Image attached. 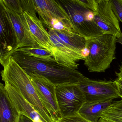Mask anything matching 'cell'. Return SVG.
Listing matches in <instances>:
<instances>
[{
  "instance_id": "1",
  "label": "cell",
  "mask_w": 122,
  "mask_h": 122,
  "mask_svg": "<svg viewBox=\"0 0 122 122\" xmlns=\"http://www.w3.org/2000/svg\"><path fill=\"white\" fill-rule=\"evenodd\" d=\"M10 56L27 74L36 73L45 77L56 86L77 84L85 77L76 69L59 64L55 59H39L17 52Z\"/></svg>"
},
{
  "instance_id": "2",
  "label": "cell",
  "mask_w": 122,
  "mask_h": 122,
  "mask_svg": "<svg viewBox=\"0 0 122 122\" xmlns=\"http://www.w3.org/2000/svg\"><path fill=\"white\" fill-rule=\"evenodd\" d=\"M3 67L2 80L17 91L38 112L43 122H55L50 112L44 107L33 85L29 75L11 56L0 60Z\"/></svg>"
},
{
  "instance_id": "3",
  "label": "cell",
  "mask_w": 122,
  "mask_h": 122,
  "mask_svg": "<svg viewBox=\"0 0 122 122\" xmlns=\"http://www.w3.org/2000/svg\"><path fill=\"white\" fill-rule=\"evenodd\" d=\"M117 38L103 34L95 37L86 39V56L84 65L91 72H105L111 66L115 56Z\"/></svg>"
},
{
  "instance_id": "4",
  "label": "cell",
  "mask_w": 122,
  "mask_h": 122,
  "mask_svg": "<svg viewBox=\"0 0 122 122\" xmlns=\"http://www.w3.org/2000/svg\"><path fill=\"white\" fill-rule=\"evenodd\" d=\"M66 10L76 33L87 38L103 34L94 20L95 13L84 7L76 0H59Z\"/></svg>"
},
{
  "instance_id": "5",
  "label": "cell",
  "mask_w": 122,
  "mask_h": 122,
  "mask_svg": "<svg viewBox=\"0 0 122 122\" xmlns=\"http://www.w3.org/2000/svg\"><path fill=\"white\" fill-rule=\"evenodd\" d=\"M77 84L87 102H102L120 97L114 81L96 80L85 77Z\"/></svg>"
},
{
  "instance_id": "6",
  "label": "cell",
  "mask_w": 122,
  "mask_h": 122,
  "mask_svg": "<svg viewBox=\"0 0 122 122\" xmlns=\"http://www.w3.org/2000/svg\"><path fill=\"white\" fill-rule=\"evenodd\" d=\"M56 91L61 118L78 113L86 101L85 95L77 84L57 86Z\"/></svg>"
},
{
  "instance_id": "7",
  "label": "cell",
  "mask_w": 122,
  "mask_h": 122,
  "mask_svg": "<svg viewBox=\"0 0 122 122\" xmlns=\"http://www.w3.org/2000/svg\"><path fill=\"white\" fill-rule=\"evenodd\" d=\"M44 107L57 121L61 118L56 97V86L46 78L36 73L28 74Z\"/></svg>"
},
{
  "instance_id": "8",
  "label": "cell",
  "mask_w": 122,
  "mask_h": 122,
  "mask_svg": "<svg viewBox=\"0 0 122 122\" xmlns=\"http://www.w3.org/2000/svg\"><path fill=\"white\" fill-rule=\"evenodd\" d=\"M97 10L94 16L96 25L104 34L117 37L122 36L119 21L112 9L110 0H97Z\"/></svg>"
},
{
  "instance_id": "9",
  "label": "cell",
  "mask_w": 122,
  "mask_h": 122,
  "mask_svg": "<svg viewBox=\"0 0 122 122\" xmlns=\"http://www.w3.org/2000/svg\"><path fill=\"white\" fill-rule=\"evenodd\" d=\"M33 2L36 12L45 27H47L52 19H56L73 30L70 19L59 0H33Z\"/></svg>"
},
{
  "instance_id": "10",
  "label": "cell",
  "mask_w": 122,
  "mask_h": 122,
  "mask_svg": "<svg viewBox=\"0 0 122 122\" xmlns=\"http://www.w3.org/2000/svg\"><path fill=\"white\" fill-rule=\"evenodd\" d=\"M50 39L55 46L53 54L55 60L59 64L68 67L77 69L79 66L77 63L84 60L86 56L70 47L62 40L52 29H49Z\"/></svg>"
},
{
  "instance_id": "11",
  "label": "cell",
  "mask_w": 122,
  "mask_h": 122,
  "mask_svg": "<svg viewBox=\"0 0 122 122\" xmlns=\"http://www.w3.org/2000/svg\"><path fill=\"white\" fill-rule=\"evenodd\" d=\"M0 5L5 9L16 37V47L6 57L14 51L21 48L40 47L31 35L23 13L20 15L11 11L5 7L1 3H0Z\"/></svg>"
},
{
  "instance_id": "12",
  "label": "cell",
  "mask_w": 122,
  "mask_h": 122,
  "mask_svg": "<svg viewBox=\"0 0 122 122\" xmlns=\"http://www.w3.org/2000/svg\"><path fill=\"white\" fill-rule=\"evenodd\" d=\"M31 35L39 47L46 49L54 54L55 46L50 39V36L44 27L42 21L28 12L23 13Z\"/></svg>"
},
{
  "instance_id": "13",
  "label": "cell",
  "mask_w": 122,
  "mask_h": 122,
  "mask_svg": "<svg viewBox=\"0 0 122 122\" xmlns=\"http://www.w3.org/2000/svg\"><path fill=\"white\" fill-rule=\"evenodd\" d=\"M0 60L6 57L16 46L15 34L4 8L0 5Z\"/></svg>"
},
{
  "instance_id": "14",
  "label": "cell",
  "mask_w": 122,
  "mask_h": 122,
  "mask_svg": "<svg viewBox=\"0 0 122 122\" xmlns=\"http://www.w3.org/2000/svg\"><path fill=\"white\" fill-rule=\"evenodd\" d=\"M5 84L10 98L20 113L26 115L34 122H43L38 112L17 91L8 83Z\"/></svg>"
},
{
  "instance_id": "15",
  "label": "cell",
  "mask_w": 122,
  "mask_h": 122,
  "mask_svg": "<svg viewBox=\"0 0 122 122\" xmlns=\"http://www.w3.org/2000/svg\"><path fill=\"white\" fill-rule=\"evenodd\" d=\"M20 113L11 101L4 84L0 85V122H19Z\"/></svg>"
},
{
  "instance_id": "16",
  "label": "cell",
  "mask_w": 122,
  "mask_h": 122,
  "mask_svg": "<svg viewBox=\"0 0 122 122\" xmlns=\"http://www.w3.org/2000/svg\"><path fill=\"white\" fill-rule=\"evenodd\" d=\"M113 102L112 100L97 102H86L81 108L78 113L91 122H98L103 111Z\"/></svg>"
},
{
  "instance_id": "17",
  "label": "cell",
  "mask_w": 122,
  "mask_h": 122,
  "mask_svg": "<svg viewBox=\"0 0 122 122\" xmlns=\"http://www.w3.org/2000/svg\"><path fill=\"white\" fill-rule=\"evenodd\" d=\"M53 30L58 36L69 46L83 55V53L86 50L85 38L77 33L72 36H68L58 31Z\"/></svg>"
},
{
  "instance_id": "18",
  "label": "cell",
  "mask_w": 122,
  "mask_h": 122,
  "mask_svg": "<svg viewBox=\"0 0 122 122\" xmlns=\"http://www.w3.org/2000/svg\"><path fill=\"white\" fill-rule=\"evenodd\" d=\"M15 52L18 53L39 59L51 60L55 59L53 53L46 49L40 47H28L21 48L11 52L9 56Z\"/></svg>"
},
{
  "instance_id": "19",
  "label": "cell",
  "mask_w": 122,
  "mask_h": 122,
  "mask_svg": "<svg viewBox=\"0 0 122 122\" xmlns=\"http://www.w3.org/2000/svg\"><path fill=\"white\" fill-rule=\"evenodd\" d=\"M5 7L18 14H22L24 12L22 7L21 0H0Z\"/></svg>"
},
{
  "instance_id": "20",
  "label": "cell",
  "mask_w": 122,
  "mask_h": 122,
  "mask_svg": "<svg viewBox=\"0 0 122 122\" xmlns=\"http://www.w3.org/2000/svg\"><path fill=\"white\" fill-rule=\"evenodd\" d=\"M98 122H122V115L105 110Z\"/></svg>"
},
{
  "instance_id": "21",
  "label": "cell",
  "mask_w": 122,
  "mask_h": 122,
  "mask_svg": "<svg viewBox=\"0 0 122 122\" xmlns=\"http://www.w3.org/2000/svg\"><path fill=\"white\" fill-rule=\"evenodd\" d=\"M112 9L119 21L122 23V0H110Z\"/></svg>"
},
{
  "instance_id": "22",
  "label": "cell",
  "mask_w": 122,
  "mask_h": 122,
  "mask_svg": "<svg viewBox=\"0 0 122 122\" xmlns=\"http://www.w3.org/2000/svg\"><path fill=\"white\" fill-rule=\"evenodd\" d=\"M57 121L59 122H91L81 116L78 113L61 117Z\"/></svg>"
},
{
  "instance_id": "23",
  "label": "cell",
  "mask_w": 122,
  "mask_h": 122,
  "mask_svg": "<svg viewBox=\"0 0 122 122\" xmlns=\"http://www.w3.org/2000/svg\"><path fill=\"white\" fill-rule=\"evenodd\" d=\"M76 1L84 7L95 13L97 10V0H76Z\"/></svg>"
},
{
  "instance_id": "24",
  "label": "cell",
  "mask_w": 122,
  "mask_h": 122,
  "mask_svg": "<svg viewBox=\"0 0 122 122\" xmlns=\"http://www.w3.org/2000/svg\"><path fill=\"white\" fill-rule=\"evenodd\" d=\"M110 107L113 112L122 115V99L113 101Z\"/></svg>"
},
{
  "instance_id": "25",
  "label": "cell",
  "mask_w": 122,
  "mask_h": 122,
  "mask_svg": "<svg viewBox=\"0 0 122 122\" xmlns=\"http://www.w3.org/2000/svg\"><path fill=\"white\" fill-rule=\"evenodd\" d=\"M117 78L114 81L117 84L122 86V63L120 66L118 72H115Z\"/></svg>"
},
{
  "instance_id": "26",
  "label": "cell",
  "mask_w": 122,
  "mask_h": 122,
  "mask_svg": "<svg viewBox=\"0 0 122 122\" xmlns=\"http://www.w3.org/2000/svg\"><path fill=\"white\" fill-rule=\"evenodd\" d=\"M19 122H34L28 116L24 114L20 113Z\"/></svg>"
},
{
  "instance_id": "27",
  "label": "cell",
  "mask_w": 122,
  "mask_h": 122,
  "mask_svg": "<svg viewBox=\"0 0 122 122\" xmlns=\"http://www.w3.org/2000/svg\"><path fill=\"white\" fill-rule=\"evenodd\" d=\"M116 86H117V89L120 97L122 99V86L117 83H116Z\"/></svg>"
},
{
  "instance_id": "28",
  "label": "cell",
  "mask_w": 122,
  "mask_h": 122,
  "mask_svg": "<svg viewBox=\"0 0 122 122\" xmlns=\"http://www.w3.org/2000/svg\"><path fill=\"white\" fill-rule=\"evenodd\" d=\"M117 43H118L122 45V36L120 37L117 38Z\"/></svg>"
},
{
  "instance_id": "29",
  "label": "cell",
  "mask_w": 122,
  "mask_h": 122,
  "mask_svg": "<svg viewBox=\"0 0 122 122\" xmlns=\"http://www.w3.org/2000/svg\"><path fill=\"white\" fill-rule=\"evenodd\" d=\"M55 122H59V121H55Z\"/></svg>"
}]
</instances>
